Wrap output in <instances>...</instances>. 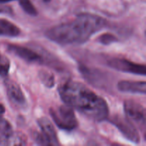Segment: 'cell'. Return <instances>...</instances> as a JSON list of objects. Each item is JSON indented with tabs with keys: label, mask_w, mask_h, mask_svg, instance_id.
Returning <instances> with one entry per match:
<instances>
[{
	"label": "cell",
	"mask_w": 146,
	"mask_h": 146,
	"mask_svg": "<svg viewBox=\"0 0 146 146\" xmlns=\"http://www.w3.org/2000/svg\"><path fill=\"white\" fill-rule=\"evenodd\" d=\"M64 104L95 121H105L109 114L107 102L81 82L67 81L58 88Z\"/></svg>",
	"instance_id": "1"
},
{
	"label": "cell",
	"mask_w": 146,
	"mask_h": 146,
	"mask_svg": "<svg viewBox=\"0 0 146 146\" xmlns=\"http://www.w3.org/2000/svg\"><path fill=\"white\" fill-rule=\"evenodd\" d=\"M106 25V20L103 17L83 13L71 21L48 29L45 34L48 39L61 45L81 44L86 42Z\"/></svg>",
	"instance_id": "2"
},
{
	"label": "cell",
	"mask_w": 146,
	"mask_h": 146,
	"mask_svg": "<svg viewBox=\"0 0 146 146\" xmlns=\"http://www.w3.org/2000/svg\"><path fill=\"white\" fill-rule=\"evenodd\" d=\"M50 115L56 125L64 131H71L78 126V121L74 110L66 104L51 108Z\"/></svg>",
	"instance_id": "3"
},
{
	"label": "cell",
	"mask_w": 146,
	"mask_h": 146,
	"mask_svg": "<svg viewBox=\"0 0 146 146\" xmlns=\"http://www.w3.org/2000/svg\"><path fill=\"white\" fill-rule=\"evenodd\" d=\"M38 126L41 128V133H36L34 135V140L38 145H58L56 132L51 121L46 117L38 119Z\"/></svg>",
	"instance_id": "4"
},
{
	"label": "cell",
	"mask_w": 146,
	"mask_h": 146,
	"mask_svg": "<svg viewBox=\"0 0 146 146\" xmlns=\"http://www.w3.org/2000/svg\"><path fill=\"white\" fill-rule=\"evenodd\" d=\"M124 111L126 118L143 131L145 128V109L142 105L131 100L124 102Z\"/></svg>",
	"instance_id": "5"
},
{
	"label": "cell",
	"mask_w": 146,
	"mask_h": 146,
	"mask_svg": "<svg viewBox=\"0 0 146 146\" xmlns=\"http://www.w3.org/2000/svg\"><path fill=\"white\" fill-rule=\"evenodd\" d=\"M107 64L111 68L121 72L141 76L146 74V68L144 64H137L123 58H112L108 60Z\"/></svg>",
	"instance_id": "6"
},
{
	"label": "cell",
	"mask_w": 146,
	"mask_h": 146,
	"mask_svg": "<svg viewBox=\"0 0 146 146\" xmlns=\"http://www.w3.org/2000/svg\"><path fill=\"white\" fill-rule=\"evenodd\" d=\"M111 122L130 141L134 143H138L140 142L141 137L136 127L128 118L118 115L113 117Z\"/></svg>",
	"instance_id": "7"
},
{
	"label": "cell",
	"mask_w": 146,
	"mask_h": 146,
	"mask_svg": "<svg viewBox=\"0 0 146 146\" xmlns=\"http://www.w3.org/2000/svg\"><path fill=\"white\" fill-rule=\"evenodd\" d=\"M7 49L11 54L19 57L21 59L29 63L41 64L44 62V58L34 50L18 44H9Z\"/></svg>",
	"instance_id": "8"
},
{
	"label": "cell",
	"mask_w": 146,
	"mask_h": 146,
	"mask_svg": "<svg viewBox=\"0 0 146 146\" xmlns=\"http://www.w3.org/2000/svg\"><path fill=\"white\" fill-rule=\"evenodd\" d=\"M8 97L17 106H22L26 104V98L19 86L14 81L8 80L5 82Z\"/></svg>",
	"instance_id": "9"
},
{
	"label": "cell",
	"mask_w": 146,
	"mask_h": 146,
	"mask_svg": "<svg viewBox=\"0 0 146 146\" xmlns=\"http://www.w3.org/2000/svg\"><path fill=\"white\" fill-rule=\"evenodd\" d=\"M117 88L121 92L138 94L145 95L146 94L145 81L122 80L117 84Z\"/></svg>",
	"instance_id": "10"
},
{
	"label": "cell",
	"mask_w": 146,
	"mask_h": 146,
	"mask_svg": "<svg viewBox=\"0 0 146 146\" xmlns=\"http://www.w3.org/2000/svg\"><path fill=\"white\" fill-rule=\"evenodd\" d=\"M21 33L20 29L5 19H0V36L16 37Z\"/></svg>",
	"instance_id": "11"
},
{
	"label": "cell",
	"mask_w": 146,
	"mask_h": 146,
	"mask_svg": "<svg viewBox=\"0 0 146 146\" xmlns=\"http://www.w3.org/2000/svg\"><path fill=\"white\" fill-rule=\"evenodd\" d=\"M10 69V61L8 57L0 54V76L6 77Z\"/></svg>",
	"instance_id": "12"
},
{
	"label": "cell",
	"mask_w": 146,
	"mask_h": 146,
	"mask_svg": "<svg viewBox=\"0 0 146 146\" xmlns=\"http://www.w3.org/2000/svg\"><path fill=\"white\" fill-rule=\"evenodd\" d=\"M38 76H39L41 82L47 88H52L54 86V84H55V81H54V77L52 74L46 71H41L39 72Z\"/></svg>",
	"instance_id": "13"
},
{
	"label": "cell",
	"mask_w": 146,
	"mask_h": 146,
	"mask_svg": "<svg viewBox=\"0 0 146 146\" xmlns=\"http://www.w3.org/2000/svg\"><path fill=\"white\" fill-rule=\"evenodd\" d=\"M19 5L23 10L31 16H36L37 11L30 0H21Z\"/></svg>",
	"instance_id": "14"
},
{
	"label": "cell",
	"mask_w": 146,
	"mask_h": 146,
	"mask_svg": "<svg viewBox=\"0 0 146 146\" xmlns=\"http://www.w3.org/2000/svg\"><path fill=\"white\" fill-rule=\"evenodd\" d=\"M117 41H118V38L116 36H115L113 34H108V33L102 34L98 38V42L104 45H108L113 42H116Z\"/></svg>",
	"instance_id": "15"
},
{
	"label": "cell",
	"mask_w": 146,
	"mask_h": 146,
	"mask_svg": "<svg viewBox=\"0 0 146 146\" xmlns=\"http://www.w3.org/2000/svg\"><path fill=\"white\" fill-rule=\"evenodd\" d=\"M11 12V9L8 7H0V14L2 13H10Z\"/></svg>",
	"instance_id": "16"
},
{
	"label": "cell",
	"mask_w": 146,
	"mask_h": 146,
	"mask_svg": "<svg viewBox=\"0 0 146 146\" xmlns=\"http://www.w3.org/2000/svg\"><path fill=\"white\" fill-rule=\"evenodd\" d=\"M5 113V107L3 104H0V115H2Z\"/></svg>",
	"instance_id": "17"
},
{
	"label": "cell",
	"mask_w": 146,
	"mask_h": 146,
	"mask_svg": "<svg viewBox=\"0 0 146 146\" xmlns=\"http://www.w3.org/2000/svg\"><path fill=\"white\" fill-rule=\"evenodd\" d=\"M12 1H18L19 2L21 0H0V4H5V3H8Z\"/></svg>",
	"instance_id": "18"
}]
</instances>
